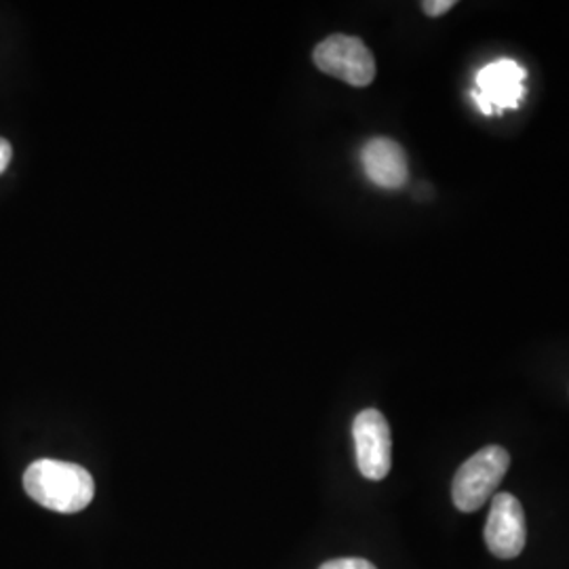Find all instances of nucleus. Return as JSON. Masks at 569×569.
I'll return each mask as SVG.
<instances>
[{
  "mask_svg": "<svg viewBox=\"0 0 569 569\" xmlns=\"http://www.w3.org/2000/svg\"><path fill=\"white\" fill-rule=\"evenodd\" d=\"M510 467L509 451L500 446H488L470 456L453 477L451 496L456 509L475 512L496 493Z\"/></svg>",
  "mask_w": 569,
  "mask_h": 569,
  "instance_id": "f03ea898",
  "label": "nucleus"
},
{
  "mask_svg": "<svg viewBox=\"0 0 569 569\" xmlns=\"http://www.w3.org/2000/svg\"><path fill=\"white\" fill-rule=\"evenodd\" d=\"M456 7V0H425L422 2V11L428 18H441L449 13Z\"/></svg>",
  "mask_w": 569,
  "mask_h": 569,
  "instance_id": "1a4fd4ad",
  "label": "nucleus"
},
{
  "mask_svg": "<svg viewBox=\"0 0 569 569\" xmlns=\"http://www.w3.org/2000/svg\"><path fill=\"white\" fill-rule=\"evenodd\" d=\"M366 176L385 190H399L409 180V163L401 143L388 138H373L361 150Z\"/></svg>",
  "mask_w": 569,
  "mask_h": 569,
  "instance_id": "0eeeda50",
  "label": "nucleus"
},
{
  "mask_svg": "<svg viewBox=\"0 0 569 569\" xmlns=\"http://www.w3.org/2000/svg\"><path fill=\"white\" fill-rule=\"evenodd\" d=\"M526 68L517 61L498 60L488 63L477 74V91L472 93V100L483 114H493L496 108H519L526 96Z\"/></svg>",
  "mask_w": 569,
  "mask_h": 569,
  "instance_id": "423d86ee",
  "label": "nucleus"
},
{
  "mask_svg": "<svg viewBox=\"0 0 569 569\" xmlns=\"http://www.w3.org/2000/svg\"><path fill=\"white\" fill-rule=\"evenodd\" d=\"M319 569H376L373 563L367 559H357V557H345V559H331Z\"/></svg>",
  "mask_w": 569,
  "mask_h": 569,
  "instance_id": "6e6552de",
  "label": "nucleus"
},
{
  "mask_svg": "<svg viewBox=\"0 0 569 569\" xmlns=\"http://www.w3.org/2000/svg\"><path fill=\"white\" fill-rule=\"evenodd\" d=\"M312 60L321 72L352 87H367L376 79V60L366 42L357 37L333 34L319 42Z\"/></svg>",
  "mask_w": 569,
  "mask_h": 569,
  "instance_id": "7ed1b4c3",
  "label": "nucleus"
},
{
  "mask_svg": "<svg viewBox=\"0 0 569 569\" xmlns=\"http://www.w3.org/2000/svg\"><path fill=\"white\" fill-rule=\"evenodd\" d=\"M357 467L369 481H382L392 467V437L378 409L361 411L352 422Z\"/></svg>",
  "mask_w": 569,
  "mask_h": 569,
  "instance_id": "20e7f679",
  "label": "nucleus"
},
{
  "mask_svg": "<svg viewBox=\"0 0 569 569\" xmlns=\"http://www.w3.org/2000/svg\"><path fill=\"white\" fill-rule=\"evenodd\" d=\"M11 157H13L11 143L7 142L4 138H0V173L7 171V167L11 163Z\"/></svg>",
  "mask_w": 569,
  "mask_h": 569,
  "instance_id": "9d476101",
  "label": "nucleus"
},
{
  "mask_svg": "<svg viewBox=\"0 0 569 569\" xmlns=\"http://www.w3.org/2000/svg\"><path fill=\"white\" fill-rule=\"evenodd\" d=\"M483 538L488 549L500 559H515L526 549V515L512 493L502 491L493 496Z\"/></svg>",
  "mask_w": 569,
  "mask_h": 569,
  "instance_id": "39448f33",
  "label": "nucleus"
},
{
  "mask_svg": "<svg viewBox=\"0 0 569 569\" xmlns=\"http://www.w3.org/2000/svg\"><path fill=\"white\" fill-rule=\"evenodd\" d=\"M23 489L37 505L61 515L81 512L96 496V483L89 470L49 458L28 467L23 472Z\"/></svg>",
  "mask_w": 569,
  "mask_h": 569,
  "instance_id": "f257e3e1",
  "label": "nucleus"
}]
</instances>
